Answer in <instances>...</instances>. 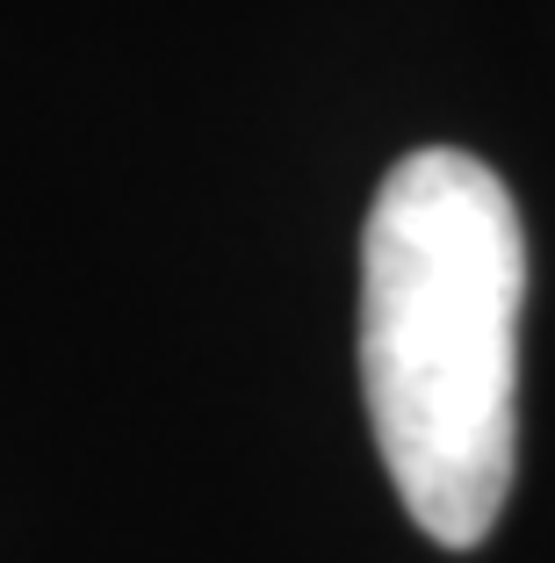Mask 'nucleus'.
<instances>
[{
	"label": "nucleus",
	"instance_id": "1",
	"mask_svg": "<svg viewBox=\"0 0 555 563\" xmlns=\"http://www.w3.org/2000/svg\"><path fill=\"white\" fill-rule=\"evenodd\" d=\"M526 232L476 152L425 145L390 166L360 232V390L404 514L476 549L512 498Z\"/></svg>",
	"mask_w": 555,
	"mask_h": 563
}]
</instances>
